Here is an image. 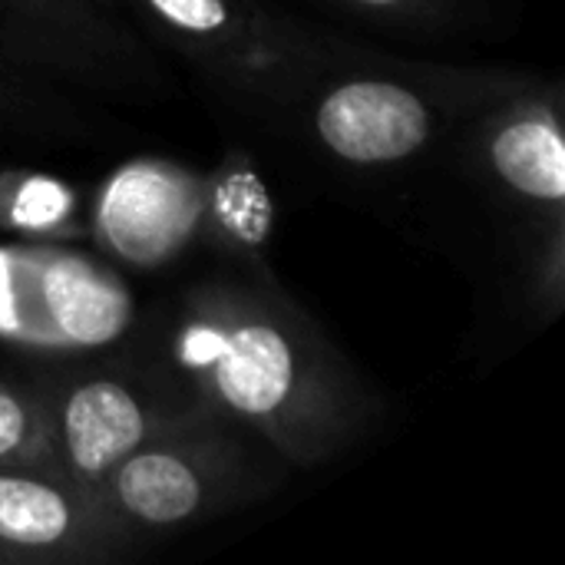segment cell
<instances>
[{
  "mask_svg": "<svg viewBox=\"0 0 565 565\" xmlns=\"http://www.w3.org/2000/svg\"><path fill=\"white\" fill-rule=\"evenodd\" d=\"M248 119L278 132L331 66L367 43L324 30L275 0H99Z\"/></svg>",
  "mask_w": 565,
  "mask_h": 565,
  "instance_id": "obj_3",
  "label": "cell"
},
{
  "mask_svg": "<svg viewBox=\"0 0 565 565\" xmlns=\"http://www.w3.org/2000/svg\"><path fill=\"white\" fill-rule=\"evenodd\" d=\"M0 60L106 106L175 96L169 56L99 0H0Z\"/></svg>",
  "mask_w": 565,
  "mask_h": 565,
  "instance_id": "obj_6",
  "label": "cell"
},
{
  "mask_svg": "<svg viewBox=\"0 0 565 565\" xmlns=\"http://www.w3.org/2000/svg\"><path fill=\"white\" fill-rule=\"evenodd\" d=\"M169 371L212 414L291 470L338 460L377 427V391L268 275H212L185 291Z\"/></svg>",
  "mask_w": 565,
  "mask_h": 565,
  "instance_id": "obj_1",
  "label": "cell"
},
{
  "mask_svg": "<svg viewBox=\"0 0 565 565\" xmlns=\"http://www.w3.org/2000/svg\"><path fill=\"white\" fill-rule=\"evenodd\" d=\"M321 13L401 40H437L467 17V0H308Z\"/></svg>",
  "mask_w": 565,
  "mask_h": 565,
  "instance_id": "obj_11",
  "label": "cell"
},
{
  "mask_svg": "<svg viewBox=\"0 0 565 565\" xmlns=\"http://www.w3.org/2000/svg\"><path fill=\"white\" fill-rule=\"evenodd\" d=\"M0 139L36 149L103 146L113 139V126L89 99L0 60Z\"/></svg>",
  "mask_w": 565,
  "mask_h": 565,
  "instance_id": "obj_10",
  "label": "cell"
},
{
  "mask_svg": "<svg viewBox=\"0 0 565 565\" xmlns=\"http://www.w3.org/2000/svg\"><path fill=\"white\" fill-rule=\"evenodd\" d=\"M136 540L103 497L50 470L0 467V565H93Z\"/></svg>",
  "mask_w": 565,
  "mask_h": 565,
  "instance_id": "obj_9",
  "label": "cell"
},
{
  "mask_svg": "<svg viewBox=\"0 0 565 565\" xmlns=\"http://www.w3.org/2000/svg\"><path fill=\"white\" fill-rule=\"evenodd\" d=\"M0 467L56 473L36 377H0Z\"/></svg>",
  "mask_w": 565,
  "mask_h": 565,
  "instance_id": "obj_12",
  "label": "cell"
},
{
  "mask_svg": "<svg viewBox=\"0 0 565 565\" xmlns=\"http://www.w3.org/2000/svg\"><path fill=\"white\" fill-rule=\"evenodd\" d=\"M36 387L56 473L89 490L132 450L205 411L169 367L116 358L43 367Z\"/></svg>",
  "mask_w": 565,
  "mask_h": 565,
  "instance_id": "obj_7",
  "label": "cell"
},
{
  "mask_svg": "<svg viewBox=\"0 0 565 565\" xmlns=\"http://www.w3.org/2000/svg\"><path fill=\"white\" fill-rule=\"evenodd\" d=\"M288 473L265 440L202 411L132 450L96 493L139 543L255 507L278 493Z\"/></svg>",
  "mask_w": 565,
  "mask_h": 565,
  "instance_id": "obj_5",
  "label": "cell"
},
{
  "mask_svg": "<svg viewBox=\"0 0 565 565\" xmlns=\"http://www.w3.org/2000/svg\"><path fill=\"white\" fill-rule=\"evenodd\" d=\"M136 328L126 281L53 245H0V341L53 364L116 358Z\"/></svg>",
  "mask_w": 565,
  "mask_h": 565,
  "instance_id": "obj_8",
  "label": "cell"
},
{
  "mask_svg": "<svg viewBox=\"0 0 565 565\" xmlns=\"http://www.w3.org/2000/svg\"><path fill=\"white\" fill-rule=\"evenodd\" d=\"M487 199L513 228L526 295L540 318L563 308L565 248V139L559 93L533 76H520L477 106L444 159Z\"/></svg>",
  "mask_w": 565,
  "mask_h": 565,
  "instance_id": "obj_4",
  "label": "cell"
},
{
  "mask_svg": "<svg viewBox=\"0 0 565 565\" xmlns=\"http://www.w3.org/2000/svg\"><path fill=\"white\" fill-rule=\"evenodd\" d=\"M523 73L391 56L371 43L321 73L278 136L351 175H391L444 159L463 119Z\"/></svg>",
  "mask_w": 565,
  "mask_h": 565,
  "instance_id": "obj_2",
  "label": "cell"
}]
</instances>
